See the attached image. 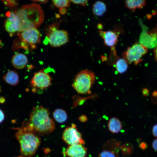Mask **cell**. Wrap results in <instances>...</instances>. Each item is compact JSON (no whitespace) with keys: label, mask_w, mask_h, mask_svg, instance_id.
<instances>
[{"label":"cell","mask_w":157,"mask_h":157,"mask_svg":"<svg viewBox=\"0 0 157 157\" xmlns=\"http://www.w3.org/2000/svg\"><path fill=\"white\" fill-rule=\"evenodd\" d=\"M79 121L82 122H86L87 120V117L85 115H82L80 116L78 118Z\"/></svg>","instance_id":"83f0119b"},{"label":"cell","mask_w":157,"mask_h":157,"mask_svg":"<svg viewBox=\"0 0 157 157\" xmlns=\"http://www.w3.org/2000/svg\"><path fill=\"white\" fill-rule=\"evenodd\" d=\"M121 148L122 149L123 157H130L134 150L132 144L129 142L126 143Z\"/></svg>","instance_id":"44dd1931"},{"label":"cell","mask_w":157,"mask_h":157,"mask_svg":"<svg viewBox=\"0 0 157 157\" xmlns=\"http://www.w3.org/2000/svg\"><path fill=\"white\" fill-rule=\"evenodd\" d=\"M95 79V75L93 72L88 69H85L81 70L76 75L72 85L78 94H90Z\"/></svg>","instance_id":"277c9868"},{"label":"cell","mask_w":157,"mask_h":157,"mask_svg":"<svg viewBox=\"0 0 157 157\" xmlns=\"http://www.w3.org/2000/svg\"><path fill=\"white\" fill-rule=\"evenodd\" d=\"M21 41L26 44L30 49H35L40 43L41 35L36 28H31L22 32L20 35Z\"/></svg>","instance_id":"30bf717a"},{"label":"cell","mask_w":157,"mask_h":157,"mask_svg":"<svg viewBox=\"0 0 157 157\" xmlns=\"http://www.w3.org/2000/svg\"></svg>","instance_id":"74e56055"},{"label":"cell","mask_w":157,"mask_h":157,"mask_svg":"<svg viewBox=\"0 0 157 157\" xmlns=\"http://www.w3.org/2000/svg\"><path fill=\"white\" fill-rule=\"evenodd\" d=\"M65 154L69 157H86L87 149L83 144H76L69 146Z\"/></svg>","instance_id":"4fadbf2b"},{"label":"cell","mask_w":157,"mask_h":157,"mask_svg":"<svg viewBox=\"0 0 157 157\" xmlns=\"http://www.w3.org/2000/svg\"><path fill=\"white\" fill-rule=\"evenodd\" d=\"M5 101V99L3 97H0V103H3Z\"/></svg>","instance_id":"d6a6232c"},{"label":"cell","mask_w":157,"mask_h":157,"mask_svg":"<svg viewBox=\"0 0 157 157\" xmlns=\"http://www.w3.org/2000/svg\"><path fill=\"white\" fill-rule=\"evenodd\" d=\"M121 33V30L117 28L113 30L99 31V35L103 39L105 44L110 47L111 51H116L115 46L118 42V37Z\"/></svg>","instance_id":"8fae6325"},{"label":"cell","mask_w":157,"mask_h":157,"mask_svg":"<svg viewBox=\"0 0 157 157\" xmlns=\"http://www.w3.org/2000/svg\"><path fill=\"white\" fill-rule=\"evenodd\" d=\"M108 127L110 132L113 133H117L121 130L122 125L121 122L118 118L113 117L109 120Z\"/></svg>","instance_id":"2e32d148"},{"label":"cell","mask_w":157,"mask_h":157,"mask_svg":"<svg viewBox=\"0 0 157 157\" xmlns=\"http://www.w3.org/2000/svg\"><path fill=\"white\" fill-rule=\"evenodd\" d=\"M115 67L117 72L121 74L126 72L128 68V64L123 58L117 59L115 63Z\"/></svg>","instance_id":"ffe728a7"},{"label":"cell","mask_w":157,"mask_h":157,"mask_svg":"<svg viewBox=\"0 0 157 157\" xmlns=\"http://www.w3.org/2000/svg\"><path fill=\"white\" fill-rule=\"evenodd\" d=\"M20 19L19 32L37 28L43 23L44 14L41 6L35 3L22 6L15 12Z\"/></svg>","instance_id":"7a4b0ae2"},{"label":"cell","mask_w":157,"mask_h":157,"mask_svg":"<svg viewBox=\"0 0 157 157\" xmlns=\"http://www.w3.org/2000/svg\"><path fill=\"white\" fill-rule=\"evenodd\" d=\"M98 157H119V153L113 151L104 149L99 153Z\"/></svg>","instance_id":"7402d4cb"},{"label":"cell","mask_w":157,"mask_h":157,"mask_svg":"<svg viewBox=\"0 0 157 157\" xmlns=\"http://www.w3.org/2000/svg\"><path fill=\"white\" fill-rule=\"evenodd\" d=\"M52 78L43 69L34 73L30 81L32 92L39 93L51 84Z\"/></svg>","instance_id":"52a82bcc"},{"label":"cell","mask_w":157,"mask_h":157,"mask_svg":"<svg viewBox=\"0 0 157 157\" xmlns=\"http://www.w3.org/2000/svg\"><path fill=\"white\" fill-rule=\"evenodd\" d=\"M28 59L24 54L17 53L15 54L12 60L13 66L17 69H22L26 67L28 63Z\"/></svg>","instance_id":"5bb4252c"},{"label":"cell","mask_w":157,"mask_h":157,"mask_svg":"<svg viewBox=\"0 0 157 157\" xmlns=\"http://www.w3.org/2000/svg\"><path fill=\"white\" fill-rule=\"evenodd\" d=\"M3 78L7 83L12 86L17 85L19 82V76L17 72L11 70L8 71L4 76Z\"/></svg>","instance_id":"9a60e30c"},{"label":"cell","mask_w":157,"mask_h":157,"mask_svg":"<svg viewBox=\"0 0 157 157\" xmlns=\"http://www.w3.org/2000/svg\"><path fill=\"white\" fill-rule=\"evenodd\" d=\"M55 24L50 26L47 31V42H49L52 47H60L68 42V34L67 31L63 30H58Z\"/></svg>","instance_id":"5b68a950"},{"label":"cell","mask_w":157,"mask_h":157,"mask_svg":"<svg viewBox=\"0 0 157 157\" xmlns=\"http://www.w3.org/2000/svg\"><path fill=\"white\" fill-rule=\"evenodd\" d=\"M17 130L15 137L20 146V153L22 157H30L35 153L39 146L40 138L28 121L21 127L15 128Z\"/></svg>","instance_id":"6da1fadb"},{"label":"cell","mask_w":157,"mask_h":157,"mask_svg":"<svg viewBox=\"0 0 157 157\" xmlns=\"http://www.w3.org/2000/svg\"><path fill=\"white\" fill-rule=\"evenodd\" d=\"M152 145L155 151H157V138L153 140Z\"/></svg>","instance_id":"f1b7e54d"},{"label":"cell","mask_w":157,"mask_h":157,"mask_svg":"<svg viewBox=\"0 0 157 157\" xmlns=\"http://www.w3.org/2000/svg\"><path fill=\"white\" fill-rule=\"evenodd\" d=\"M59 12L62 15H65L67 12V9L65 8H60L59 10Z\"/></svg>","instance_id":"f546056e"},{"label":"cell","mask_w":157,"mask_h":157,"mask_svg":"<svg viewBox=\"0 0 157 157\" xmlns=\"http://www.w3.org/2000/svg\"><path fill=\"white\" fill-rule=\"evenodd\" d=\"M142 29L140 35L139 43L147 49L155 48L157 46V24L151 30L143 23L141 20H139Z\"/></svg>","instance_id":"ba28073f"},{"label":"cell","mask_w":157,"mask_h":157,"mask_svg":"<svg viewBox=\"0 0 157 157\" xmlns=\"http://www.w3.org/2000/svg\"><path fill=\"white\" fill-rule=\"evenodd\" d=\"M5 119V115L3 111L0 109V124L2 123Z\"/></svg>","instance_id":"4316f807"},{"label":"cell","mask_w":157,"mask_h":157,"mask_svg":"<svg viewBox=\"0 0 157 157\" xmlns=\"http://www.w3.org/2000/svg\"><path fill=\"white\" fill-rule=\"evenodd\" d=\"M53 117L55 120L59 123L65 122L68 119L66 111L61 108L55 109L53 113Z\"/></svg>","instance_id":"d6986e66"},{"label":"cell","mask_w":157,"mask_h":157,"mask_svg":"<svg viewBox=\"0 0 157 157\" xmlns=\"http://www.w3.org/2000/svg\"><path fill=\"white\" fill-rule=\"evenodd\" d=\"M139 146L141 149L144 150L147 148L148 145L146 142H142L140 144Z\"/></svg>","instance_id":"d4e9b609"},{"label":"cell","mask_w":157,"mask_h":157,"mask_svg":"<svg viewBox=\"0 0 157 157\" xmlns=\"http://www.w3.org/2000/svg\"><path fill=\"white\" fill-rule=\"evenodd\" d=\"M148 49L139 43H135L128 47L122 53V58L128 64L137 65L142 61V58L147 52Z\"/></svg>","instance_id":"8992f818"},{"label":"cell","mask_w":157,"mask_h":157,"mask_svg":"<svg viewBox=\"0 0 157 157\" xmlns=\"http://www.w3.org/2000/svg\"><path fill=\"white\" fill-rule=\"evenodd\" d=\"M124 3L127 8L134 11L137 9H141L145 6L146 1L145 0H127Z\"/></svg>","instance_id":"e0dca14e"},{"label":"cell","mask_w":157,"mask_h":157,"mask_svg":"<svg viewBox=\"0 0 157 157\" xmlns=\"http://www.w3.org/2000/svg\"><path fill=\"white\" fill-rule=\"evenodd\" d=\"M103 26V25L101 24H99L97 25V28L99 30L102 29Z\"/></svg>","instance_id":"836d02e7"},{"label":"cell","mask_w":157,"mask_h":157,"mask_svg":"<svg viewBox=\"0 0 157 157\" xmlns=\"http://www.w3.org/2000/svg\"><path fill=\"white\" fill-rule=\"evenodd\" d=\"M152 132L153 135L155 137L157 138V124L153 126Z\"/></svg>","instance_id":"484cf974"},{"label":"cell","mask_w":157,"mask_h":157,"mask_svg":"<svg viewBox=\"0 0 157 157\" xmlns=\"http://www.w3.org/2000/svg\"><path fill=\"white\" fill-rule=\"evenodd\" d=\"M154 52L155 59L157 63V46L154 48Z\"/></svg>","instance_id":"1f68e13d"},{"label":"cell","mask_w":157,"mask_h":157,"mask_svg":"<svg viewBox=\"0 0 157 157\" xmlns=\"http://www.w3.org/2000/svg\"><path fill=\"white\" fill-rule=\"evenodd\" d=\"M52 2L55 6L60 8L69 7L71 1L68 0H54Z\"/></svg>","instance_id":"603a6c76"},{"label":"cell","mask_w":157,"mask_h":157,"mask_svg":"<svg viewBox=\"0 0 157 157\" xmlns=\"http://www.w3.org/2000/svg\"><path fill=\"white\" fill-rule=\"evenodd\" d=\"M50 114L48 109L42 106L33 107L28 121L38 135L43 136L48 134L55 129V123L49 117Z\"/></svg>","instance_id":"3957f363"},{"label":"cell","mask_w":157,"mask_h":157,"mask_svg":"<svg viewBox=\"0 0 157 157\" xmlns=\"http://www.w3.org/2000/svg\"><path fill=\"white\" fill-rule=\"evenodd\" d=\"M5 27L8 33H13L20 30V19L15 13H10L5 21Z\"/></svg>","instance_id":"7c38bea8"},{"label":"cell","mask_w":157,"mask_h":157,"mask_svg":"<svg viewBox=\"0 0 157 157\" xmlns=\"http://www.w3.org/2000/svg\"><path fill=\"white\" fill-rule=\"evenodd\" d=\"M62 138L64 142L69 146L76 144H83L85 143L82 134L79 131L76 125L74 123L65 129Z\"/></svg>","instance_id":"9c48e42d"},{"label":"cell","mask_w":157,"mask_h":157,"mask_svg":"<svg viewBox=\"0 0 157 157\" xmlns=\"http://www.w3.org/2000/svg\"><path fill=\"white\" fill-rule=\"evenodd\" d=\"M1 43V40H0V43Z\"/></svg>","instance_id":"8d00e7d4"},{"label":"cell","mask_w":157,"mask_h":157,"mask_svg":"<svg viewBox=\"0 0 157 157\" xmlns=\"http://www.w3.org/2000/svg\"><path fill=\"white\" fill-rule=\"evenodd\" d=\"M70 1L74 3L79 4L83 6H86L88 3V0H70Z\"/></svg>","instance_id":"cb8c5ba5"},{"label":"cell","mask_w":157,"mask_h":157,"mask_svg":"<svg viewBox=\"0 0 157 157\" xmlns=\"http://www.w3.org/2000/svg\"><path fill=\"white\" fill-rule=\"evenodd\" d=\"M22 157L21 156H15V157Z\"/></svg>","instance_id":"e575fe53"},{"label":"cell","mask_w":157,"mask_h":157,"mask_svg":"<svg viewBox=\"0 0 157 157\" xmlns=\"http://www.w3.org/2000/svg\"><path fill=\"white\" fill-rule=\"evenodd\" d=\"M32 1L33 2H38L40 3H45L48 1V0H32Z\"/></svg>","instance_id":"4dcf8cb0"},{"label":"cell","mask_w":157,"mask_h":157,"mask_svg":"<svg viewBox=\"0 0 157 157\" xmlns=\"http://www.w3.org/2000/svg\"><path fill=\"white\" fill-rule=\"evenodd\" d=\"M1 92V88H0V93Z\"/></svg>","instance_id":"d590c367"},{"label":"cell","mask_w":157,"mask_h":157,"mask_svg":"<svg viewBox=\"0 0 157 157\" xmlns=\"http://www.w3.org/2000/svg\"><path fill=\"white\" fill-rule=\"evenodd\" d=\"M106 6L105 3L101 1H96L93 5L92 10L94 15L97 17L103 16L106 12Z\"/></svg>","instance_id":"ac0fdd59"}]
</instances>
